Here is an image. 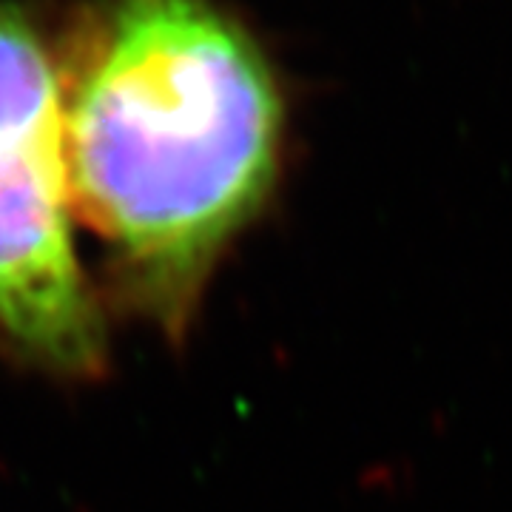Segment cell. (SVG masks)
<instances>
[{
	"label": "cell",
	"mask_w": 512,
	"mask_h": 512,
	"mask_svg": "<svg viewBox=\"0 0 512 512\" xmlns=\"http://www.w3.org/2000/svg\"><path fill=\"white\" fill-rule=\"evenodd\" d=\"M282 163V97L208 0H111L66 94L72 214L148 313L183 330Z\"/></svg>",
	"instance_id": "1"
},
{
	"label": "cell",
	"mask_w": 512,
	"mask_h": 512,
	"mask_svg": "<svg viewBox=\"0 0 512 512\" xmlns=\"http://www.w3.org/2000/svg\"><path fill=\"white\" fill-rule=\"evenodd\" d=\"M66 94L32 23L0 3V328L60 373L103 365V322L72 242Z\"/></svg>",
	"instance_id": "2"
}]
</instances>
